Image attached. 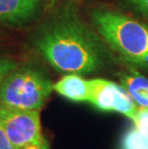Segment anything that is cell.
Returning a JSON list of instances; mask_svg holds the SVG:
<instances>
[{"instance_id": "cell-1", "label": "cell", "mask_w": 148, "mask_h": 149, "mask_svg": "<svg viewBox=\"0 0 148 149\" xmlns=\"http://www.w3.org/2000/svg\"><path fill=\"white\" fill-rule=\"evenodd\" d=\"M36 46L56 70L67 73L94 72L105 65L108 57L97 35L70 15L47 24L37 38Z\"/></svg>"}, {"instance_id": "cell-2", "label": "cell", "mask_w": 148, "mask_h": 149, "mask_svg": "<svg viewBox=\"0 0 148 149\" xmlns=\"http://www.w3.org/2000/svg\"><path fill=\"white\" fill-rule=\"evenodd\" d=\"M94 26L109 46L126 60L148 66V27L130 17L110 10L91 15Z\"/></svg>"}, {"instance_id": "cell-3", "label": "cell", "mask_w": 148, "mask_h": 149, "mask_svg": "<svg viewBox=\"0 0 148 149\" xmlns=\"http://www.w3.org/2000/svg\"><path fill=\"white\" fill-rule=\"evenodd\" d=\"M52 91L53 84L42 72L31 66L17 68L0 85V105L40 111Z\"/></svg>"}, {"instance_id": "cell-4", "label": "cell", "mask_w": 148, "mask_h": 149, "mask_svg": "<svg viewBox=\"0 0 148 149\" xmlns=\"http://www.w3.org/2000/svg\"><path fill=\"white\" fill-rule=\"evenodd\" d=\"M0 125L15 149L47 143L38 110H20L0 105Z\"/></svg>"}, {"instance_id": "cell-5", "label": "cell", "mask_w": 148, "mask_h": 149, "mask_svg": "<svg viewBox=\"0 0 148 149\" xmlns=\"http://www.w3.org/2000/svg\"><path fill=\"white\" fill-rule=\"evenodd\" d=\"M89 85L88 102L101 111L120 113L133 120L138 107L122 86L104 79L89 80Z\"/></svg>"}, {"instance_id": "cell-6", "label": "cell", "mask_w": 148, "mask_h": 149, "mask_svg": "<svg viewBox=\"0 0 148 149\" xmlns=\"http://www.w3.org/2000/svg\"><path fill=\"white\" fill-rule=\"evenodd\" d=\"M42 0H0V23L17 25L31 19Z\"/></svg>"}, {"instance_id": "cell-7", "label": "cell", "mask_w": 148, "mask_h": 149, "mask_svg": "<svg viewBox=\"0 0 148 149\" xmlns=\"http://www.w3.org/2000/svg\"><path fill=\"white\" fill-rule=\"evenodd\" d=\"M53 91L74 102L89 100V81L77 73H69L53 84Z\"/></svg>"}, {"instance_id": "cell-8", "label": "cell", "mask_w": 148, "mask_h": 149, "mask_svg": "<svg viewBox=\"0 0 148 149\" xmlns=\"http://www.w3.org/2000/svg\"><path fill=\"white\" fill-rule=\"evenodd\" d=\"M121 86L137 105L148 108V79L135 69H129L119 75Z\"/></svg>"}, {"instance_id": "cell-9", "label": "cell", "mask_w": 148, "mask_h": 149, "mask_svg": "<svg viewBox=\"0 0 148 149\" xmlns=\"http://www.w3.org/2000/svg\"><path fill=\"white\" fill-rule=\"evenodd\" d=\"M121 149H148V139L134 127L125 133L121 141Z\"/></svg>"}, {"instance_id": "cell-10", "label": "cell", "mask_w": 148, "mask_h": 149, "mask_svg": "<svg viewBox=\"0 0 148 149\" xmlns=\"http://www.w3.org/2000/svg\"><path fill=\"white\" fill-rule=\"evenodd\" d=\"M133 121L135 127L148 139V108L138 107Z\"/></svg>"}, {"instance_id": "cell-11", "label": "cell", "mask_w": 148, "mask_h": 149, "mask_svg": "<svg viewBox=\"0 0 148 149\" xmlns=\"http://www.w3.org/2000/svg\"><path fill=\"white\" fill-rule=\"evenodd\" d=\"M17 68V64L15 61L8 58H0V85L11 71Z\"/></svg>"}, {"instance_id": "cell-12", "label": "cell", "mask_w": 148, "mask_h": 149, "mask_svg": "<svg viewBox=\"0 0 148 149\" xmlns=\"http://www.w3.org/2000/svg\"><path fill=\"white\" fill-rule=\"evenodd\" d=\"M128 1L138 12L148 17V0H128Z\"/></svg>"}, {"instance_id": "cell-13", "label": "cell", "mask_w": 148, "mask_h": 149, "mask_svg": "<svg viewBox=\"0 0 148 149\" xmlns=\"http://www.w3.org/2000/svg\"><path fill=\"white\" fill-rule=\"evenodd\" d=\"M0 149H15L0 125Z\"/></svg>"}]
</instances>
